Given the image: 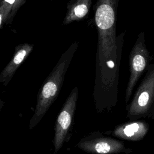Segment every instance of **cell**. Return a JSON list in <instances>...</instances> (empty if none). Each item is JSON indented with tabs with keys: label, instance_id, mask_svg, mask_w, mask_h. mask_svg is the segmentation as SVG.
Listing matches in <instances>:
<instances>
[{
	"label": "cell",
	"instance_id": "8fae6325",
	"mask_svg": "<svg viewBox=\"0 0 154 154\" xmlns=\"http://www.w3.org/2000/svg\"><path fill=\"white\" fill-rule=\"evenodd\" d=\"M26 0H15V2H14V4L13 5V8L11 10V11L10 13V14L8 17V20L7 22V23H8V24H10L11 23L17 11H18V10L20 8V7L23 4H25Z\"/></svg>",
	"mask_w": 154,
	"mask_h": 154
},
{
	"label": "cell",
	"instance_id": "52a82bcc",
	"mask_svg": "<svg viewBox=\"0 0 154 154\" xmlns=\"http://www.w3.org/2000/svg\"><path fill=\"white\" fill-rule=\"evenodd\" d=\"M34 48V45L28 43L17 45L14 55L0 73V82L7 86L14 76L16 71L29 56Z\"/></svg>",
	"mask_w": 154,
	"mask_h": 154
},
{
	"label": "cell",
	"instance_id": "5b68a950",
	"mask_svg": "<svg viewBox=\"0 0 154 154\" xmlns=\"http://www.w3.org/2000/svg\"><path fill=\"white\" fill-rule=\"evenodd\" d=\"M78 96V88L76 86L70 91L57 118L54 129V137L52 141L54 154L59 152L66 140L73 121Z\"/></svg>",
	"mask_w": 154,
	"mask_h": 154
},
{
	"label": "cell",
	"instance_id": "30bf717a",
	"mask_svg": "<svg viewBox=\"0 0 154 154\" xmlns=\"http://www.w3.org/2000/svg\"><path fill=\"white\" fill-rule=\"evenodd\" d=\"M15 0H1L0 2V29L7 23Z\"/></svg>",
	"mask_w": 154,
	"mask_h": 154
},
{
	"label": "cell",
	"instance_id": "3957f363",
	"mask_svg": "<svg viewBox=\"0 0 154 154\" xmlns=\"http://www.w3.org/2000/svg\"><path fill=\"white\" fill-rule=\"evenodd\" d=\"M131 120L152 117L154 119V66L150 67L127 106Z\"/></svg>",
	"mask_w": 154,
	"mask_h": 154
},
{
	"label": "cell",
	"instance_id": "7a4b0ae2",
	"mask_svg": "<svg viewBox=\"0 0 154 154\" xmlns=\"http://www.w3.org/2000/svg\"><path fill=\"white\" fill-rule=\"evenodd\" d=\"M78 47V42H74L61 55L58 61L43 83L38 92L34 114L29 122V129L37 125L58 97L63 85L65 75Z\"/></svg>",
	"mask_w": 154,
	"mask_h": 154
},
{
	"label": "cell",
	"instance_id": "6da1fadb",
	"mask_svg": "<svg viewBox=\"0 0 154 154\" xmlns=\"http://www.w3.org/2000/svg\"><path fill=\"white\" fill-rule=\"evenodd\" d=\"M120 0H97L94 22L97 31L93 99L96 110L109 111L117 103L122 48L125 32L116 34L117 10Z\"/></svg>",
	"mask_w": 154,
	"mask_h": 154
},
{
	"label": "cell",
	"instance_id": "8992f818",
	"mask_svg": "<svg viewBox=\"0 0 154 154\" xmlns=\"http://www.w3.org/2000/svg\"><path fill=\"white\" fill-rule=\"evenodd\" d=\"M76 146L82 150L91 154H129L132 152L122 141L97 132L81 139Z\"/></svg>",
	"mask_w": 154,
	"mask_h": 154
},
{
	"label": "cell",
	"instance_id": "9c48e42d",
	"mask_svg": "<svg viewBox=\"0 0 154 154\" xmlns=\"http://www.w3.org/2000/svg\"><path fill=\"white\" fill-rule=\"evenodd\" d=\"M92 0H71L67 5V12L63 20L64 25L84 19L88 14Z\"/></svg>",
	"mask_w": 154,
	"mask_h": 154
},
{
	"label": "cell",
	"instance_id": "277c9868",
	"mask_svg": "<svg viewBox=\"0 0 154 154\" xmlns=\"http://www.w3.org/2000/svg\"><path fill=\"white\" fill-rule=\"evenodd\" d=\"M149 53L145 44L144 34L141 32L134 45L129 57L130 76L125 91V102L128 103L133 90L148 65Z\"/></svg>",
	"mask_w": 154,
	"mask_h": 154
},
{
	"label": "cell",
	"instance_id": "ba28073f",
	"mask_svg": "<svg viewBox=\"0 0 154 154\" xmlns=\"http://www.w3.org/2000/svg\"><path fill=\"white\" fill-rule=\"evenodd\" d=\"M149 131V125L141 120H133L117 126L112 135L120 139L137 141L144 138Z\"/></svg>",
	"mask_w": 154,
	"mask_h": 154
}]
</instances>
